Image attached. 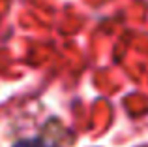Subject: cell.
I'll return each instance as SVG.
<instances>
[{
    "label": "cell",
    "mask_w": 148,
    "mask_h": 147,
    "mask_svg": "<svg viewBox=\"0 0 148 147\" xmlns=\"http://www.w3.org/2000/svg\"><path fill=\"white\" fill-rule=\"evenodd\" d=\"M13 147H56V145L49 144V141H45V140H40V138H28V140L15 141Z\"/></svg>",
    "instance_id": "1"
}]
</instances>
